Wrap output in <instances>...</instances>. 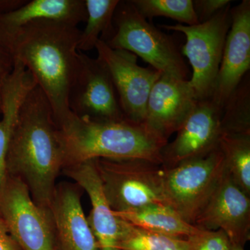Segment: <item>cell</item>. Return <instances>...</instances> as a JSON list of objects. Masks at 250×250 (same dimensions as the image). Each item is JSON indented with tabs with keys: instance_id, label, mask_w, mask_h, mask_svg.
<instances>
[{
	"instance_id": "obj_1",
	"label": "cell",
	"mask_w": 250,
	"mask_h": 250,
	"mask_svg": "<svg viewBox=\"0 0 250 250\" xmlns=\"http://www.w3.org/2000/svg\"><path fill=\"white\" fill-rule=\"evenodd\" d=\"M62 167V147L53 112L36 85L20 111L6 156V173L25 184L38 205L49 208Z\"/></svg>"
},
{
	"instance_id": "obj_2",
	"label": "cell",
	"mask_w": 250,
	"mask_h": 250,
	"mask_svg": "<svg viewBox=\"0 0 250 250\" xmlns=\"http://www.w3.org/2000/svg\"><path fill=\"white\" fill-rule=\"evenodd\" d=\"M80 34L75 26L39 21L4 36L14 59L29 70L45 94L55 123L71 112L69 96L78 65Z\"/></svg>"
},
{
	"instance_id": "obj_3",
	"label": "cell",
	"mask_w": 250,
	"mask_h": 250,
	"mask_svg": "<svg viewBox=\"0 0 250 250\" xmlns=\"http://www.w3.org/2000/svg\"><path fill=\"white\" fill-rule=\"evenodd\" d=\"M56 125L62 147V169L97 159H139L162 165L161 152L168 143L144 123L126 118L96 121L70 112Z\"/></svg>"
},
{
	"instance_id": "obj_4",
	"label": "cell",
	"mask_w": 250,
	"mask_h": 250,
	"mask_svg": "<svg viewBox=\"0 0 250 250\" xmlns=\"http://www.w3.org/2000/svg\"><path fill=\"white\" fill-rule=\"evenodd\" d=\"M113 26L106 45L139 56L163 74L188 80L190 71L173 39L147 21L130 0L120 1Z\"/></svg>"
},
{
	"instance_id": "obj_5",
	"label": "cell",
	"mask_w": 250,
	"mask_h": 250,
	"mask_svg": "<svg viewBox=\"0 0 250 250\" xmlns=\"http://www.w3.org/2000/svg\"><path fill=\"white\" fill-rule=\"evenodd\" d=\"M93 161L104 193L114 211L151 205L168 206L162 165L139 159Z\"/></svg>"
},
{
	"instance_id": "obj_6",
	"label": "cell",
	"mask_w": 250,
	"mask_h": 250,
	"mask_svg": "<svg viewBox=\"0 0 250 250\" xmlns=\"http://www.w3.org/2000/svg\"><path fill=\"white\" fill-rule=\"evenodd\" d=\"M164 168L167 205L186 222L194 225L225 172L221 151L218 147L203 157Z\"/></svg>"
},
{
	"instance_id": "obj_7",
	"label": "cell",
	"mask_w": 250,
	"mask_h": 250,
	"mask_svg": "<svg viewBox=\"0 0 250 250\" xmlns=\"http://www.w3.org/2000/svg\"><path fill=\"white\" fill-rule=\"evenodd\" d=\"M231 4L209 21L195 25H161L186 36L182 52L192 66L189 81L197 100L210 98L218 75L224 47L231 24Z\"/></svg>"
},
{
	"instance_id": "obj_8",
	"label": "cell",
	"mask_w": 250,
	"mask_h": 250,
	"mask_svg": "<svg viewBox=\"0 0 250 250\" xmlns=\"http://www.w3.org/2000/svg\"><path fill=\"white\" fill-rule=\"evenodd\" d=\"M0 215L21 250H56L49 208L34 201L21 179L6 175L0 188Z\"/></svg>"
},
{
	"instance_id": "obj_9",
	"label": "cell",
	"mask_w": 250,
	"mask_h": 250,
	"mask_svg": "<svg viewBox=\"0 0 250 250\" xmlns=\"http://www.w3.org/2000/svg\"><path fill=\"white\" fill-rule=\"evenodd\" d=\"M95 49L114 85L123 114L129 121L144 123L146 107L153 85L162 72L138 63L137 56L113 49L99 40Z\"/></svg>"
},
{
	"instance_id": "obj_10",
	"label": "cell",
	"mask_w": 250,
	"mask_h": 250,
	"mask_svg": "<svg viewBox=\"0 0 250 250\" xmlns=\"http://www.w3.org/2000/svg\"><path fill=\"white\" fill-rule=\"evenodd\" d=\"M70 111L96 121L125 119L109 72L100 59L79 52L69 96Z\"/></svg>"
},
{
	"instance_id": "obj_11",
	"label": "cell",
	"mask_w": 250,
	"mask_h": 250,
	"mask_svg": "<svg viewBox=\"0 0 250 250\" xmlns=\"http://www.w3.org/2000/svg\"><path fill=\"white\" fill-rule=\"evenodd\" d=\"M222 110L210 98L197 100L193 109L177 131L172 142L161 152L162 166L172 167L203 157L218 149L221 136Z\"/></svg>"
},
{
	"instance_id": "obj_12",
	"label": "cell",
	"mask_w": 250,
	"mask_h": 250,
	"mask_svg": "<svg viewBox=\"0 0 250 250\" xmlns=\"http://www.w3.org/2000/svg\"><path fill=\"white\" fill-rule=\"evenodd\" d=\"M194 226L207 231L222 230L232 246L245 245L250 238V197L233 182L227 171Z\"/></svg>"
},
{
	"instance_id": "obj_13",
	"label": "cell",
	"mask_w": 250,
	"mask_h": 250,
	"mask_svg": "<svg viewBox=\"0 0 250 250\" xmlns=\"http://www.w3.org/2000/svg\"><path fill=\"white\" fill-rule=\"evenodd\" d=\"M231 24L210 100L220 110L250 68V1L231 8Z\"/></svg>"
},
{
	"instance_id": "obj_14",
	"label": "cell",
	"mask_w": 250,
	"mask_h": 250,
	"mask_svg": "<svg viewBox=\"0 0 250 250\" xmlns=\"http://www.w3.org/2000/svg\"><path fill=\"white\" fill-rule=\"evenodd\" d=\"M197 101L188 80L162 74L149 93L144 123L168 140Z\"/></svg>"
},
{
	"instance_id": "obj_15",
	"label": "cell",
	"mask_w": 250,
	"mask_h": 250,
	"mask_svg": "<svg viewBox=\"0 0 250 250\" xmlns=\"http://www.w3.org/2000/svg\"><path fill=\"white\" fill-rule=\"evenodd\" d=\"M77 187L76 184L57 185L49 206L56 250H99Z\"/></svg>"
},
{
	"instance_id": "obj_16",
	"label": "cell",
	"mask_w": 250,
	"mask_h": 250,
	"mask_svg": "<svg viewBox=\"0 0 250 250\" xmlns=\"http://www.w3.org/2000/svg\"><path fill=\"white\" fill-rule=\"evenodd\" d=\"M62 171L89 197L91 210L86 218L98 250H121V219L108 205L94 161L65 167Z\"/></svg>"
},
{
	"instance_id": "obj_17",
	"label": "cell",
	"mask_w": 250,
	"mask_h": 250,
	"mask_svg": "<svg viewBox=\"0 0 250 250\" xmlns=\"http://www.w3.org/2000/svg\"><path fill=\"white\" fill-rule=\"evenodd\" d=\"M84 0H32L0 16V35L9 36L29 23L55 21L77 27L85 22Z\"/></svg>"
},
{
	"instance_id": "obj_18",
	"label": "cell",
	"mask_w": 250,
	"mask_h": 250,
	"mask_svg": "<svg viewBox=\"0 0 250 250\" xmlns=\"http://www.w3.org/2000/svg\"><path fill=\"white\" fill-rule=\"evenodd\" d=\"M37 85L25 67L14 59V70L5 83L0 114V188L6 178V156L20 111L28 94Z\"/></svg>"
},
{
	"instance_id": "obj_19",
	"label": "cell",
	"mask_w": 250,
	"mask_h": 250,
	"mask_svg": "<svg viewBox=\"0 0 250 250\" xmlns=\"http://www.w3.org/2000/svg\"><path fill=\"white\" fill-rule=\"evenodd\" d=\"M117 216L138 228L166 236L187 238L200 229L187 223L171 207L151 205L127 211H114Z\"/></svg>"
},
{
	"instance_id": "obj_20",
	"label": "cell",
	"mask_w": 250,
	"mask_h": 250,
	"mask_svg": "<svg viewBox=\"0 0 250 250\" xmlns=\"http://www.w3.org/2000/svg\"><path fill=\"white\" fill-rule=\"evenodd\" d=\"M218 148L223 155L225 170L250 197V135L221 134Z\"/></svg>"
},
{
	"instance_id": "obj_21",
	"label": "cell",
	"mask_w": 250,
	"mask_h": 250,
	"mask_svg": "<svg viewBox=\"0 0 250 250\" xmlns=\"http://www.w3.org/2000/svg\"><path fill=\"white\" fill-rule=\"evenodd\" d=\"M86 25L81 31L78 51L95 49L99 40L106 42L113 33V19L119 0H84Z\"/></svg>"
},
{
	"instance_id": "obj_22",
	"label": "cell",
	"mask_w": 250,
	"mask_h": 250,
	"mask_svg": "<svg viewBox=\"0 0 250 250\" xmlns=\"http://www.w3.org/2000/svg\"><path fill=\"white\" fill-rule=\"evenodd\" d=\"M121 219V250H189L187 238L166 236L138 228Z\"/></svg>"
},
{
	"instance_id": "obj_23",
	"label": "cell",
	"mask_w": 250,
	"mask_h": 250,
	"mask_svg": "<svg viewBox=\"0 0 250 250\" xmlns=\"http://www.w3.org/2000/svg\"><path fill=\"white\" fill-rule=\"evenodd\" d=\"M222 134L250 135V80L247 74L222 109Z\"/></svg>"
},
{
	"instance_id": "obj_24",
	"label": "cell",
	"mask_w": 250,
	"mask_h": 250,
	"mask_svg": "<svg viewBox=\"0 0 250 250\" xmlns=\"http://www.w3.org/2000/svg\"><path fill=\"white\" fill-rule=\"evenodd\" d=\"M146 19L171 18L187 26L199 24L192 0H130Z\"/></svg>"
},
{
	"instance_id": "obj_25",
	"label": "cell",
	"mask_w": 250,
	"mask_h": 250,
	"mask_svg": "<svg viewBox=\"0 0 250 250\" xmlns=\"http://www.w3.org/2000/svg\"><path fill=\"white\" fill-rule=\"evenodd\" d=\"M189 250H230L231 244L228 237L222 230L199 232L188 237Z\"/></svg>"
},
{
	"instance_id": "obj_26",
	"label": "cell",
	"mask_w": 250,
	"mask_h": 250,
	"mask_svg": "<svg viewBox=\"0 0 250 250\" xmlns=\"http://www.w3.org/2000/svg\"><path fill=\"white\" fill-rule=\"evenodd\" d=\"M14 67V57L7 41L0 35V114H1V96L5 83Z\"/></svg>"
},
{
	"instance_id": "obj_27",
	"label": "cell",
	"mask_w": 250,
	"mask_h": 250,
	"mask_svg": "<svg viewBox=\"0 0 250 250\" xmlns=\"http://www.w3.org/2000/svg\"><path fill=\"white\" fill-rule=\"evenodd\" d=\"M194 11L199 23L209 21L222 9L231 4L229 0H194Z\"/></svg>"
},
{
	"instance_id": "obj_28",
	"label": "cell",
	"mask_w": 250,
	"mask_h": 250,
	"mask_svg": "<svg viewBox=\"0 0 250 250\" xmlns=\"http://www.w3.org/2000/svg\"><path fill=\"white\" fill-rule=\"evenodd\" d=\"M0 250H21L0 215Z\"/></svg>"
},
{
	"instance_id": "obj_29",
	"label": "cell",
	"mask_w": 250,
	"mask_h": 250,
	"mask_svg": "<svg viewBox=\"0 0 250 250\" xmlns=\"http://www.w3.org/2000/svg\"><path fill=\"white\" fill-rule=\"evenodd\" d=\"M27 0H0V16L18 9Z\"/></svg>"
},
{
	"instance_id": "obj_30",
	"label": "cell",
	"mask_w": 250,
	"mask_h": 250,
	"mask_svg": "<svg viewBox=\"0 0 250 250\" xmlns=\"http://www.w3.org/2000/svg\"><path fill=\"white\" fill-rule=\"evenodd\" d=\"M245 250V249L243 247L231 246V250Z\"/></svg>"
}]
</instances>
